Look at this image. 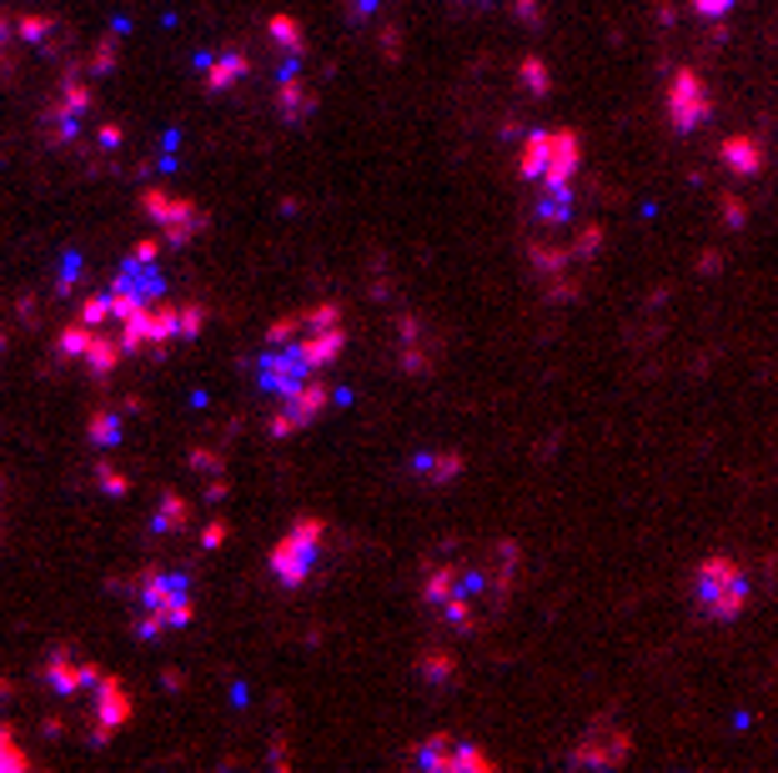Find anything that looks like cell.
Here are the masks:
<instances>
[{
  "mask_svg": "<svg viewBox=\"0 0 778 773\" xmlns=\"http://www.w3.org/2000/svg\"><path fill=\"white\" fill-rule=\"evenodd\" d=\"M693 598H698L703 618L734 623L738 613L748 608V577H744V567H738L728 553H708L698 567H693Z\"/></svg>",
  "mask_w": 778,
  "mask_h": 773,
  "instance_id": "6da1fadb",
  "label": "cell"
},
{
  "mask_svg": "<svg viewBox=\"0 0 778 773\" xmlns=\"http://www.w3.org/2000/svg\"><path fill=\"white\" fill-rule=\"evenodd\" d=\"M81 703H86V743L91 749L111 743L126 723H132V693H126V683L116 673H106V668H101L96 683L81 693Z\"/></svg>",
  "mask_w": 778,
  "mask_h": 773,
  "instance_id": "7a4b0ae2",
  "label": "cell"
},
{
  "mask_svg": "<svg viewBox=\"0 0 778 773\" xmlns=\"http://www.w3.org/2000/svg\"><path fill=\"white\" fill-rule=\"evenodd\" d=\"M322 533H327V523L322 518H296L292 527H286V537L272 547V573L282 577L286 588H302L312 577V567H317V547H322Z\"/></svg>",
  "mask_w": 778,
  "mask_h": 773,
  "instance_id": "3957f363",
  "label": "cell"
},
{
  "mask_svg": "<svg viewBox=\"0 0 778 773\" xmlns=\"http://www.w3.org/2000/svg\"><path fill=\"white\" fill-rule=\"evenodd\" d=\"M61 352H66V357H76L96 382H106L111 372L122 367V357H126L122 342H116V332L86 327L81 316H76V322H66V332H61Z\"/></svg>",
  "mask_w": 778,
  "mask_h": 773,
  "instance_id": "277c9868",
  "label": "cell"
},
{
  "mask_svg": "<svg viewBox=\"0 0 778 773\" xmlns=\"http://www.w3.org/2000/svg\"><path fill=\"white\" fill-rule=\"evenodd\" d=\"M96 106V96H91V81L81 66H71L66 76H61V86H55L51 106H45V121H51V142L55 146H71L81 136V116Z\"/></svg>",
  "mask_w": 778,
  "mask_h": 773,
  "instance_id": "5b68a950",
  "label": "cell"
},
{
  "mask_svg": "<svg viewBox=\"0 0 778 773\" xmlns=\"http://www.w3.org/2000/svg\"><path fill=\"white\" fill-rule=\"evenodd\" d=\"M332 407V387L322 372H312V377H302L292 387V393L276 397V412H272V437H292L296 427H312L322 412Z\"/></svg>",
  "mask_w": 778,
  "mask_h": 773,
  "instance_id": "8992f818",
  "label": "cell"
},
{
  "mask_svg": "<svg viewBox=\"0 0 778 773\" xmlns=\"http://www.w3.org/2000/svg\"><path fill=\"white\" fill-rule=\"evenodd\" d=\"M628 753H633V733L618 729L613 719H592V729L572 743L568 763L572 769H623Z\"/></svg>",
  "mask_w": 778,
  "mask_h": 773,
  "instance_id": "52a82bcc",
  "label": "cell"
},
{
  "mask_svg": "<svg viewBox=\"0 0 778 773\" xmlns=\"http://www.w3.org/2000/svg\"><path fill=\"white\" fill-rule=\"evenodd\" d=\"M141 211L156 221L161 247H187V241L201 237V227H207V211H197V201H176V197H166V191H146Z\"/></svg>",
  "mask_w": 778,
  "mask_h": 773,
  "instance_id": "ba28073f",
  "label": "cell"
},
{
  "mask_svg": "<svg viewBox=\"0 0 778 773\" xmlns=\"http://www.w3.org/2000/svg\"><path fill=\"white\" fill-rule=\"evenodd\" d=\"M713 116V91L703 86V76L693 66H679L669 81V121H673V132L688 136L698 132L703 121Z\"/></svg>",
  "mask_w": 778,
  "mask_h": 773,
  "instance_id": "9c48e42d",
  "label": "cell"
},
{
  "mask_svg": "<svg viewBox=\"0 0 778 773\" xmlns=\"http://www.w3.org/2000/svg\"><path fill=\"white\" fill-rule=\"evenodd\" d=\"M96 673L101 668L91 664V658H81L76 648H66V643H55L51 654H45V664H41V678L55 698H81L91 683H96Z\"/></svg>",
  "mask_w": 778,
  "mask_h": 773,
  "instance_id": "30bf717a",
  "label": "cell"
},
{
  "mask_svg": "<svg viewBox=\"0 0 778 773\" xmlns=\"http://www.w3.org/2000/svg\"><path fill=\"white\" fill-rule=\"evenodd\" d=\"M106 292H111V296H122L126 306H151V302H161V296H166L161 262H146V257H132V251H126L122 272L111 276Z\"/></svg>",
  "mask_w": 778,
  "mask_h": 773,
  "instance_id": "8fae6325",
  "label": "cell"
},
{
  "mask_svg": "<svg viewBox=\"0 0 778 773\" xmlns=\"http://www.w3.org/2000/svg\"><path fill=\"white\" fill-rule=\"evenodd\" d=\"M578 166H582V136L572 126H558V132H548V161H543L537 186H572Z\"/></svg>",
  "mask_w": 778,
  "mask_h": 773,
  "instance_id": "7c38bea8",
  "label": "cell"
},
{
  "mask_svg": "<svg viewBox=\"0 0 778 773\" xmlns=\"http://www.w3.org/2000/svg\"><path fill=\"white\" fill-rule=\"evenodd\" d=\"M718 161H724L734 176L754 181V176H764L768 152H764V142H758V136H728V142L718 146Z\"/></svg>",
  "mask_w": 778,
  "mask_h": 773,
  "instance_id": "4fadbf2b",
  "label": "cell"
},
{
  "mask_svg": "<svg viewBox=\"0 0 778 773\" xmlns=\"http://www.w3.org/2000/svg\"><path fill=\"white\" fill-rule=\"evenodd\" d=\"M527 217H533L543 231H563L572 221V186H543L537 201L527 207Z\"/></svg>",
  "mask_w": 778,
  "mask_h": 773,
  "instance_id": "5bb4252c",
  "label": "cell"
},
{
  "mask_svg": "<svg viewBox=\"0 0 778 773\" xmlns=\"http://www.w3.org/2000/svg\"><path fill=\"white\" fill-rule=\"evenodd\" d=\"M201 81H207L211 96H221V91H231L236 81L246 76V55L242 51H227V55H201Z\"/></svg>",
  "mask_w": 778,
  "mask_h": 773,
  "instance_id": "9a60e30c",
  "label": "cell"
},
{
  "mask_svg": "<svg viewBox=\"0 0 778 773\" xmlns=\"http://www.w3.org/2000/svg\"><path fill=\"white\" fill-rule=\"evenodd\" d=\"M276 106H282L286 121H302L307 111H317V91L302 86L296 71H282V81H276Z\"/></svg>",
  "mask_w": 778,
  "mask_h": 773,
  "instance_id": "2e32d148",
  "label": "cell"
},
{
  "mask_svg": "<svg viewBox=\"0 0 778 773\" xmlns=\"http://www.w3.org/2000/svg\"><path fill=\"white\" fill-rule=\"evenodd\" d=\"M61 31H66V25L55 21V15H15L11 21V35H21L25 45H41V51H51V45L61 41Z\"/></svg>",
  "mask_w": 778,
  "mask_h": 773,
  "instance_id": "e0dca14e",
  "label": "cell"
},
{
  "mask_svg": "<svg viewBox=\"0 0 778 773\" xmlns=\"http://www.w3.org/2000/svg\"><path fill=\"white\" fill-rule=\"evenodd\" d=\"M527 262H533V272H543V276L568 272V267H572L568 241H543V237H533V241H527Z\"/></svg>",
  "mask_w": 778,
  "mask_h": 773,
  "instance_id": "ac0fdd59",
  "label": "cell"
},
{
  "mask_svg": "<svg viewBox=\"0 0 778 773\" xmlns=\"http://www.w3.org/2000/svg\"><path fill=\"white\" fill-rule=\"evenodd\" d=\"M452 749H458V739H452V733H432V739H422L412 749V763H417V769L452 773Z\"/></svg>",
  "mask_w": 778,
  "mask_h": 773,
  "instance_id": "d6986e66",
  "label": "cell"
},
{
  "mask_svg": "<svg viewBox=\"0 0 778 773\" xmlns=\"http://www.w3.org/2000/svg\"><path fill=\"white\" fill-rule=\"evenodd\" d=\"M462 468H467L462 452H417V458H412V472H422L428 482H452Z\"/></svg>",
  "mask_w": 778,
  "mask_h": 773,
  "instance_id": "ffe728a7",
  "label": "cell"
},
{
  "mask_svg": "<svg viewBox=\"0 0 778 773\" xmlns=\"http://www.w3.org/2000/svg\"><path fill=\"white\" fill-rule=\"evenodd\" d=\"M543 161H548V132H527L523 146H517V176L537 186V176H543Z\"/></svg>",
  "mask_w": 778,
  "mask_h": 773,
  "instance_id": "44dd1931",
  "label": "cell"
},
{
  "mask_svg": "<svg viewBox=\"0 0 778 773\" xmlns=\"http://www.w3.org/2000/svg\"><path fill=\"white\" fill-rule=\"evenodd\" d=\"M122 31H126V25H111V31L96 41V51L81 61V71H86V76H106V71H116V41H122Z\"/></svg>",
  "mask_w": 778,
  "mask_h": 773,
  "instance_id": "7402d4cb",
  "label": "cell"
},
{
  "mask_svg": "<svg viewBox=\"0 0 778 773\" xmlns=\"http://www.w3.org/2000/svg\"><path fill=\"white\" fill-rule=\"evenodd\" d=\"M266 35H272V45H282V55H307V35H302V25L292 15H272Z\"/></svg>",
  "mask_w": 778,
  "mask_h": 773,
  "instance_id": "603a6c76",
  "label": "cell"
},
{
  "mask_svg": "<svg viewBox=\"0 0 778 773\" xmlns=\"http://www.w3.org/2000/svg\"><path fill=\"white\" fill-rule=\"evenodd\" d=\"M191 523V502L181 498V492H166L161 498V518L151 523V533H176V527Z\"/></svg>",
  "mask_w": 778,
  "mask_h": 773,
  "instance_id": "cb8c5ba5",
  "label": "cell"
},
{
  "mask_svg": "<svg viewBox=\"0 0 778 773\" xmlns=\"http://www.w3.org/2000/svg\"><path fill=\"white\" fill-rule=\"evenodd\" d=\"M598 251H603V227H598V221H582L578 237L568 241V257L572 262H592Z\"/></svg>",
  "mask_w": 778,
  "mask_h": 773,
  "instance_id": "d4e9b609",
  "label": "cell"
},
{
  "mask_svg": "<svg viewBox=\"0 0 778 773\" xmlns=\"http://www.w3.org/2000/svg\"><path fill=\"white\" fill-rule=\"evenodd\" d=\"M86 437H91V442H96V447H116V442H122V417H116V412H106V407H101V412H91Z\"/></svg>",
  "mask_w": 778,
  "mask_h": 773,
  "instance_id": "484cf974",
  "label": "cell"
},
{
  "mask_svg": "<svg viewBox=\"0 0 778 773\" xmlns=\"http://www.w3.org/2000/svg\"><path fill=\"white\" fill-rule=\"evenodd\" d=\"M517 81H523V91H527V96H537V101L553 91V76H548V66H543L537 55H527L523 66H517Z\"/></svg>",
  "mask_w": 778,
  "mask_h": 773,
  "instance_id": "4316f807",
  "label": "cell"
},
{
  "mask_svg": "<svg viewBox=\"0 0 778 773\" xmlns=\"http://www.w3.org/2000/svg\"><path fill=\"white\" fill-rule=\"evenodd\" d=\"M452 773H493V759L477 743H458L452 749Z\"/></svg>",
  "mask_w": 778,
  "mask_h": 773,
  "instance_id": "83f0119b",
  "label": "cell"
},
{
  "mask_svg": "<svg viewBox=\"0 0 778 773\" xmlns=\"http://www.w3.org/2000/svg\"><path fill=\"white\" fill-rule=\"evenodd\" d=\"M417 668H422V678H428V683H452V678H458L452 654H422V658H417Z\"/></svg>",
  "mask_w": 778,
  "mask_h": 773,
  "instance_id": "f1b7e54d",
  "label": "cell"
},
{
  "mask_svg": "<svg viewBox=\"0 0 778 773\" xmlns=\"http://www.w3.org/2000/svg\"><path fill=\"white\" fill-rule=\"evenodd\" d=\"M201 327H207V312H201V306H176V342L201 337Z\"/></svg>",
  "mask_w": 778,
  "mask_h": 773,
  "instance_id": "f546056e",
  "label": "cell"
},
{
  "mask_svg": "<svg viewBox=\"0 0 778 773\" xmlns=\"http://www.w3.org/2000/svg\"><path fill=\"white\" fill-rule=\"evenodd\" d=\"M0 769H31V759H25V749L15 743L11 723H0Z\"/></svg>",
  "mask_w": 778,
  "mask_h": 773,
  "instance_id": "4dcf8cb0",
  "label": "cell"
},
{
  "mask_svg": "<svg viewBox=\"0 0 778 773\" xmlns=\"http://www.w3.org/2000/svg\"><path fill=\"white\" fill-rule=\"evenodd\" d=\"M96 482L111 492V498H126V492H132V478H126L116 462H96Z\"/></svg>",
  "mask_w": 778,
  "mask_h": 773,
  "instance_id": "1f68e13d",
  "label": "cell"
},
{
  "mask_svg": "<svg viewBox=\"0 0 778 773\" xmlns=\"http://www.w3.org/2000/svg\"><path fill=\"white\" fill-rule=\"evenodd\" d=\"M718 217L728 221V231H744V221H748V207H744V201L734 197V191H724V197H718Z\"/></svg>",
  "mask_w": 778,
  "mask_h": 773,
  "instance_id": "d6a6232c",
  "label": "cell"
},
{
  "mask_svg": "<svg viewBox=\"0 0 778 773\" xmlns=\"http://www.w3.org/2000/svg\"><path fill=\"white\" fill-rule=\"evenodd\" d=\"M734 6L738 0H693V15H703V21H728Z\"/></svg>",
  "mask_w": 778,
  "mask_h": 773,
  "instance_id": "836d02e7",
  "label": "cell"
},
{
  "mask_svg": "<svg viewBox=\"0 0 778 773\" xmlns=\"http://www.w3.org/2000/svg\"><path fill=\"white\" fill-rule=\"evenodd\" d=\"M513 15L523 25H543V6H537V0H513Z\"/></svg>",
  "mask_w": 778,
  "mask_h": 773,
  "instance_id": "e575fe53",
  "label": "cell"
},
{
  "mask_svg": "<svg viewBox=\"0 0 778 773\" xmlns=\"http://www.w3.org/2000/svg\"><path fill=\"white\" fill-rule=\"evenodd\" d=\"M724 262H728V257L713 247V251H703V257H698V272H703V276H718V272H724Z\"/></svg>",
  "mask_w": 778,
  "mask_h": 773,
  "instance_id": "d590c367",
  "label": "cell"
},
{
  "mask_svg": "<svg viewBox=\"0 0 778 773\" xmlns=\"http://www.w3.org/2000/svg\"><path fill=\"white\" fill-rule=\"evenodd\" d=\"M96 142L101 146H122V126H116V121H106V126L96 132Z\"/></svg>",
  "mask_w": 778,
  "mask_h": 773,
  "instance_id": "8d00e7d4",
  "label": "cell"
},
{
  "mask_svg": "<svg viewBox=\"0 0 778 773\" xmlns=\"http://www.w3.org/2000/svg\"><path fill=\"white\" fill-rule=\"evenodd\" d=\"M201 543H207V547H221V543H227V523H211V527H207V537H201Z\"/></svg>",
  "mask_w": 778,
  "mask_h": 773,
  "instance_id": "74e56055",
  "label": "cell"
},
{
  "mask_svg": "<svg viewBox=\"0 0 778 773\" xmlns=\"http://www.w3.org/2000/svg\"><path fill=\"white\" fill-rule=\"evenodd\" d=\"M477 6H487V0H477Z\"/></svg>",
  "mask_w": 778,
  "mask_h": 773,
  "instance_id": "f35d334b",
  "label": "cell"
}]
</instances>
